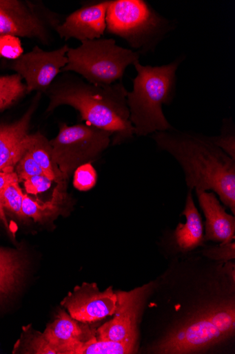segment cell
<instances>
[{
    "mask_svg": "<svg viewBox=\"0 0 235 354\" xmlns=\"http://www.w3.org/2000/svg\"><path fill=\"white\" fill-rule=\"evenodd\" d=\"M116 302V295L112 286L102 292L96 283H83L67 295L61 305L74 319L89 324L113 315Z\"/></svg>",
    "mask_w": 235,
    "mask_h": 354,
    "instance_id": "obj_11",
    "label": "cell"
},
{
    "mask_svg": "<svg viewBox=\"0 0 235 354\" xmlns=\"http://www.w3.org/2000/svg\"><path fill=\"white\" fill-rule=\"evenodd\" d=\"M203 254L211 259L230 261L234 259V243L221 244L220 246L205 250Z\"/></svg>",
    "mask_w": 235,
    "mask_h": 354,
    "instance_id": "obj_29",
    "label": "cell"
},
{
    "mask_svg": "<svg viewBox=\"0 0 235 354\" xmlns=\"http://www.w3.org/2000/svg\"><path fill=\"white\" fill-rule=\"evenodd\" d=\"M61 22V16L43 2L0 0V36L35 39L48 46Z\"/></svg>",
    "mask_w": 235,
    "mask_h": 354,
    "instance_id": "obj_7",
    "label": "cell"
},
{
    "mask_svg": "<svg viewBox=\"0 0 235 354\" xmlns=\"http://www.w3.org/2000/svg\"><path fill=\"white\" fill-rule=\"evenodd\" d=\"M218 137H208V139L216 146L222 149L230 158L235 160V136L234 133L227 131V128Z\"/></svg>",
    "mask_w": 235,
    "mask_h": 354,
    "instance_id": "obj_27",
    "label": "cell"
},
{
    "mask_svg": "<svg viewBox=\"0 0 235 354\" xmlns=\"http://www.w3.org/2000/svg\"><path fill=\"white\" fill-rule=\"evenodd\" d=\"M151 286L147 284L130 292H116L117 302L114 317L97 330L96 338L136 345L139 319Z\"/></svg>",
    "mask_w": 235,
    "mask_h": 354,
    "instance_id": "obj_9",
    "label": "cell"
},
{
    "mask_svg": "<svg viewBox=\"0 0 235 354\" xmlns=\"http://www.w3.org/2000/svg\"><path fill=\"white\" fill-rule=\"evenodd\" d=\"M198 203L206 217L205 241L227 244L235 238V218L227 214L213 192L196 190Z\"/></svg>",
    "mask_w": 235,
    "mask_h": 354,
    "instance_id": "obj_14",
    "label": "cell"
},
{
    "mask_svg": "<svg viewBox=\"0 0 235 354\" xmlns=\"http://www.w3.org/2000/svg\"><path fill=\"white\" fill-rule=\"evenodd\" d=\"M23 196L19 183H12L0 192V218L6 221L5 210L12 212L20 218H24L22 213Z\"/></svg>",
    "mask_w": 235,
    "mask_h": 354,
    "instance_id": "obj_23",
    "label": "cell"
},
{
    "mask_svg": "<svg viewBox=\"0 0 235 354\" xmlns=\"http://www.w3.org/2000/svg\"><path fill=\"white\" fill-rule=\"evenodd\" d=\"M136 351V345L100 340L96 337L67 348L63 354H129Z\"/></svg>",
    "mask_w": 235,
    "mask_h": 354,
    "instance_id": "obj_20",
    "label": "cell"
},
{
    "mask_svg": "<svg viewBox=\"0 0 235 354\" xmlns=\"http://www.w3.org/2000/svg\"><path fill=\"white\" fill-rule=\"evenodd\" d=\"M110 0L88 3L67 17L56 28L64 41L75 39L81 42L102 38L107 30Z\"/></svg>",
    "mask_w": 235,
    "mask_h": 354,
    "instance_id": "obj_13",
    "label": "cell"
},
{
    "mask_svg": "<svg viewBox=\"0 0 235 354\" xmlns=\"http://www.w3.org/2000/svg\"><path fill=\"white\" fill-rule=\"evenodd\" d=\"M74 187L81 191L91 189L96 185L97 175L91 163L79 167L74 172Z\"/></svg>",
    "mask_w": 235,
    "mask_h": 354,
    "instance_id": "obj_24",
    "label": "cell"
},
{
    "mask_svg": "<svg viewBox=\"0 0 235 354\" xmlns=\"http://www.w3.org/2000/svg\"><path fill=\"white\" fill-rule=\"evenodd\" d=\"M19 38L13 36H0V57L16 60L23 54Z\"/></svg>",
    "mask_w": 235,
    "mask_h": 354,
    "instance_id": "obj_25",
    "label": "cell"
},
{
    "mask_svg": "<svg viewBox=\"0 0 235 354\" xmlns=\"http://www.w3.org/2000/svg\"><path fill=\"white\" fill-rule=\"evenodd\" d=\"M43 336L56 354H63L64 351L70 346L96 337L88 326L74 319L63 310L48 326Z\"/></svg>",
    "mask_w": 235,
    "mask_h": 354,
    "instance_id": "obj_15",
    "label": "cell"
},
{
    "mask_svg": "<svg viewBox=\"0 0 235 354\" xmlns=\"http://www.w3.org/2000/svg\"><path fill=\"white\" fill-rule=\"evenodd\" d=\"M15 172L18 176L19 183L32 176L45 175L39 165L27 153L19 160Z\"/></svg>",
    "mask_w": 235,
    "mask_h": 354,
    "instance_id": "obj_26",
    "label": "cell"
},
{
    "mask_svg": "<svg viewBox=\"0 0 235 354\" xmlns=\"http://www.w3.org/2000/svg\"><path fill=\"white\" fill-rule=\"evenodd\" d=\"M210 323L225 337L231 336L235 329V308L232 302L223 303L207 308L203 312Z\"/></svg>",
    "mask_w": 235,
    "mask_h": 354,
    "instance_id": "obj_22",
    "label": "cell"
},
{
    "mask_svg": "<svg viewBox=\"0 0 235 354\" xmlns=\"http://www.w3.org/2000/svg\"><path fill=\"white\" fill-rule=\"evenodd\" d=\"M41 95L37 93L35 102L20 119L0 124V172H15L19 160L30 148L34 138V134L30 133V124Z\"/></svg>",
    "mask_w": 235,
    "mask_h": 354,
    "instance_id": "obj_12",
    "label": "cell"
},
{
    "mask_svg": "<svg viewBox=\"0 0 235 354\" xmlns=\"http://www.w3.org/2000/svg\"><path fill=\"white\" fill-rule=\"evenodd\" d=\"M65 189L66 182L57 183L53 190L51 199L46 203L32 199L23 194L22 201L23 216L31 218L37 222L43 223L56 216L66 201Z\"/></svg>",
    "mask_w": 235,
    "mask_h": 354,
    "instance_id": "obj_17",
    "label": "cell"
},
{
    "mask_svg": "<svg viewBox=\"0 0 235 354\" xmlns=\"http://www.w3.org/2000/svg\"><path fill=\"white\" fill-rule=\"evenodd\" d=\"M52 180L45 175L30 177L23 181L24 187L30 195H38L47 191L51 187Z\"/></svg>",
    "mask_w": 235,
    "mask_h": 354,
    "instance_id": "obj_28",
    "label": "cell"
},
{
    "mask_svg": "<svg viewBox=\"0 0 235 354\" xmlns=\"http://www.w3.org/2000/svg\"><path fill=\"white\" fill-rule=\"evenodd\" d=\"M140 55L118 46L113 39L85 41L70 48L61 73H74L93 85L110 86L122 82L125 70L139 60Z\"/></svg>",
    "mask_w": 235,
    "mask_h": 354,
    "instance_id": "obj_4",
    "label": "cell"
},
{
    "mask_svg": "<svg viewBox=\"0 0 235 354\" xmlns=\"http://www.w3.org/2000/svg\"><path fill=\"white\" fill-rule=\"evenodd\" d=\"M23 265L19 252L0 248V299L10 294L19 285Z\"/></svg>",
    "mask_w": 235,
    "mask_h": 354,
    "instance_id": "obj_18",
    "label": "cell"
},
{
    "mask_svg": "<svg viewBox=\"0 0 235 354\" xmlns=\"http://www.w3.org/2000/svg\"><path fill=\"white\" fill-rule=\"evenodd\" d=\"M23 81L17 73L0 76V112L16 104L28 93Z\"/></svg>",
    "mask_w": 235,
    "mask_h": 354,
    "instance_id": "obj_21",
    "label": "cell"
},
{
    "mask_svg": "<svg viewBox=\"0 0 235 354\" xmlns=\"http://www.w3.org/2000/svg\"><path fill=\"white\" fill-rule=\"evenodd\" d=\"M180 64V59L155 67L142 66L139 60L134 63L137 76L132 80V91L127 92V103L135 136L145 137L174 128L162 107L174 99Z\"/></svg>",
    "mask_w": 235,
    "mask_h": 354,
    "instance_id": "obj_3",
    "label": "cell"
},
{
    "mask_svg": "<svg viewBox=\"0 0 235 354\" xmlns=\"http://www.w3.org/2000/svg\"><path fill=\"white\" fill-rule=\"evenodd\" d=\"M65 73L58 76L45 93L49 99L48 113L61 106H72L79 112L82 120L113 133L114 144L135 136L127 103L128 91L122 82L99 86Z\"/></svg>",
    "mask_w": 235,
    "mask_h": 354,
    "instance_id": "obj_2",
    "label": "cell"
},
{
    "mask_svg": "<svg viewBox=\"0 0 235 354\" xmlns=\"http://www.w3.org/2000/svg\"><path fill=\"white\" fill-rule=\"evenodd\" d=\"M14 183H19L18 176L16 172H0V192L3 190L9 185Z\"/></svg>",
    "mask_w": 235,
    "mask_h": 354,
    "instance_id": "obj_30",
    "label": "cell"
},
{
    "mask_svg": "<svg viewBox=\"0 0 235 354\" xmlns=\"http://www.w3.org/2000/svg\"><path fill=\"white\" fill-rule=\"evenodd\" d=\"M111 132L90 124H61L56 138L50 140L53 162L66 181L81 166L97 160L109 147Z\"/></svg>",
    "mask_w": 235,
    "mask_h": 354,
    "instance_id": "obj_6",
    "label": "cell"
},
{
    "mask_svg": "<svg viewBox=\"0 0 235 354\" xmlns=\"http://www.w3.org/2000/svg\"><path fill=\"white\" fill-rule=\"evenodd\" d=\"M106 23L108 33L124 39L140 54L154 48L172 27L144 0H110Z\"/></svg>",
    "mask_w": 235,
    "mask_h": 354,
    "instance_id": "obj_5",
    "label": "cell"
},
{
    "mask_svg": "<svg viewBox=\"0 0 235 354\" xmlns=\"http://www.w3.org/2000/svg\"><path fill=\"white\" fill-rule=\"evenodd\" d=\"M28 153L39 165L45 175L57 183L66 182L63 180L58 167L53 162L52 147L48 140L41 133L34 134Z\"/></svg>",
    "mask_w": 235,
    "mask_h": 354,
    "instance_id": "obj_19",
    "label": "cell"
},
{
    "mask_svg": "<svg viewBox=\"0 0 235 354\" xmlns=\"http://www.w3.org/2000/svg\"><path fill=\"white\" fill-rule=\"evenodd\" d=\"M185 223H179L174 232V239L178 248L183 252L192 251L203 245L205 240L204 225L189 190L185 209Z\"/></svg>",
    "mask_w": 235,
    "mask_h": 354,
    "instance_id": "obj_16",
    "label": "cell"
},
{
    "mask_svg": "<svg viewBox=\"0 0 235 354\" xmlns=\"http://www.w3.org/2000/svg\"><path fill=\"white\" fill-rule=\"evenodd\" d=\"M225 339L201 312L172 330L155 344L151 351L154 353H191L203 351Z\"/></svg>",
    "mask_w": 235,
    "mask_h": 354,
    "instance_id": "obj_10",
    "label": "cell"
},
{
    "mask_svg": "<svg viewBox=\"0 0 235 354\" xmlns=\"http://www.w3.org/2000/svg\"><path fill=\"white\" fill-rule=\"evenodd\" d=\"M158 148L171 154L181 167L189 190H212L235 213V160L208 137L171 131L152 134Z\"/></svg>",
    "mask_w": 235,
    "mask_h": 354,
    "instance_id": "obj_1",
    "label": "cell"
},
{
    "mask_svg": "<svg viewBox=\"0 0 235 354\" xmlns=\"http://www.w3.org/2000/svg\"><path fill=\"white\" fill-rule=\"evenodd\" d=\"M69 49L67 44L52 51H45L36 46L17 59L10 62L8 67L21 77L28 93H45L66 66Z\"/></svg>",
    "mask_w": 235,
    "mask_h": 354,
    "instance_id": "obj_8",
    "label": "cell"
}]
</instances>
